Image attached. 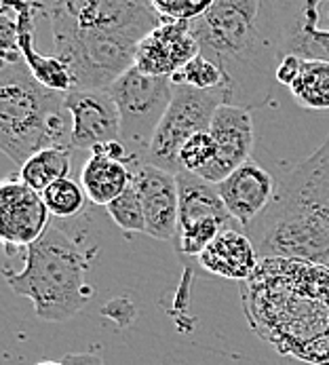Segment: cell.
I'll return each mask as SVG.
<instances>
[{
    "mask_svg": "<svg viewBox=\"0 0 329 365\" xmlns=\"http://www.w3.org/2000/svg\"><path fill=\"white\" fill-rule=\"evenodd\" d=\"M133 186L144 207L146 235L159 241H173L179 217L177 175L146 163L133 169Z\"/></svg>",
    "mask_w": 329,
    "mask_h": 365,
    "instance_id": "4fadbf2b",
    "label": "cell"
},
{
    "mask_svg": "<svg viewBox=\"0 0 329 365\" xmlns=\"http://www.w3.org/2000/svg\"><path fill=\"white\" fill-rule=\"evenodd\" d=\"M199 55L201 47L190 24L163 21L142 41L135 55V68L146 76L171 78Z\"/></svg>",
    "mask_w": 329,
    "mask_h": 365,
    "instance_id": "9a60e30c",
    "label": "cell"
},
{
    "mask_svg": "<svg viewBox=\"0 0 329 365\" xmlns=\"http://www.w3.org/2000/svg\"><path fill=\"white\" fill-rule=\"evenodd\" d=\"M108 91L118 110L122 146L137 165H146L155 133L173 98V81L146 76L133 66L112 83Z\"/></svg>",
    "mask_w": 329,
    "mask_h": 365,
    "instance_id": "52a82bcc",
    "label": "cell"
},
{
    "mask_svg": "<svg viewBox=\"0 0 329 365\" xmlns=\"http://www.w3.org/2000/svg\"><path fill=\"white\" fill-rule=\"evenodd\" d=\"M63 365H104V359L95 353H68L61 359Z\"/></svg>",
    "mask_w": 329,
    "mask_h": 365,
    "instance_id": "83f0119b",
    "label": "cell"
},
{
    "mask_svg": "<svg viewBox=\"0 0 329 365\" xmlns=\"http://www.w3.org/2000/svg\"><path fill=\"white\" fill-rule=\"evenodd\" d=\"M155 11L163 21H184L192 24L201 15H205L212 6V0L194 2V0H150Z\"/></svg>",
    "mask_w": 329,
    "mask_h": 365,
    "instance_id": "484cf974",
    "label": "cell"
},
{
    "mask_svg": "<svg viewBox=\"0 0 329 365\" xmlns=\"http://www.w3.org/2000/svg\"><path fill=\"white\" fill-rule=\"evenodd\" d=\"M43 195L28 188L19 178L0 186V237L6 250H28L51 226Z\"/></svg>",
    "mask_w": 329,
    "mask_h": 365,
    "instance_id": "8fae6325",
    "label": "cell"
},
{
    "mask_svg": "<svg viewBox=\"0 0 329 365\" xmlns=\"http://www.w3.org/2000/svg\"><path fill=\"white\" fill-rule=\"evenodd\" d=\"M209 133L216 142L218 157L214 165L203 173L209 184L224 182L232 171L251 160L254 153V118L249 110L221 104L212 120Z\"/></svg>",
    "mask_w": 329,
    "mask_h": 365,
    "instance_id": "5bb4252c",
    "label": "cell"
},
{
    "mask_svg": "<svg viewBox=\"0 0 329 365\" xmlns=\"http://www.w3.org/2000/svg\"><path fill=\"white\" fill-rule=\"evenodd\" d=\"M15 13H17V47L30 68L32 76L45 85L47 89L68 93L72 91V76L66 68V63L55 57V55H41L36 49V30H34V19L36 13L45 11V4L36 2H13Z\"/></svg>",
    "mask_w": 329,
    "mask_h": 365,
    "instance_id": "e0dca14e",
    "label": "cell"
},
{
    "mask_svg": "<svg viewBox=\"0 0 329 365\" xmlns=\"http://www.w3.org/2000/svg\"><path fill=\"white\" fill-rule=\"evenodd\" d=\"M66 108L72 116V148L93 150L120 140L118 110L102 89H72L66 93Z\"/></svg>",
    "mask_w": 329,
    "mask_h": 365,
    "instance_id": "7c38bea8",
    "label": "cell"
},
{
    "mask_svg": "<svg viewBox=\"0 0 329 365\" xmlns=\"http://www.w3.org/2000/svg\"><path fill=\"white\" fill-rule=\"evenodd\" d=\"M190 26L201 55L224 74L226 104L251 112L271 102L281 57L274 34L262 28V2L216 0Z\"/></svg>",
    "mask_w": 329,
    "mask_h": 365,
    "instance_id": "3957f363",
    "label": "cell"
},
{
    "mask_svg": "<svg viewBox=\"0 0 329 365\" xmlns=\"http://www.w3.org/2000/svg\"><path fill=\"white\" fill-rule=\"evenodd\" d=\"M87 266L74 241L57 226H49L34 245L24 250L21 270L4 274L17 296L32 300L43 321L61 323L80 313L93 296L85 283Z\"/></svg>",
    "mask_w": 329,
    "mask_h": 365,
    "instance_id": "8992f818",
    "label": "cell"
},
{
    "mask_svg": "<svg viewBox=\"0 0 329 365\" xmlns=\"http://www.w3.org/2000/svg\"><path fill=\"white\" fill-rule=\"evenodd\" d=\"M226 104V89L201 91L173 83V98L155 133L146 163L164 171L179 173V150L197 133L209 131L218 108Z\"/></svg>",
    "mask_w": 329,
    "mask_h": 365,
    "instance_id": "ba28073f",
    "label": "cell"
},
{
    "mask_svg": "<svg viewBox=\"0 0 329 365\" xmlns=\"http://www.w3.org/2000/svg\"><path fill=\"white\" fill-rule=\"evenodd\" d=\"M216 157H218L216 142L209 131H203V133H197L194 138H190L184 144V148L179 150V167H182V171L203 178V173L214 165Z\"/></svg>",
    "mask_w": 329,
    "mask_h": 365,
    "instance_id": "d4e9b609",
    "label": "cell"
},
{
    "mask_svg": "<svg viewBox=\"0 0 329 365\" xmlns=\"http://www.w3.org/2000/svg\"><path fill=\"white\" fill-rule=\"evenodd\" d=\"M276 24L278 57L296 55L304 61L329 63V2H274L271 4Z\"/></svg>",
    "mask_w": 329,
    "mask_h": 365,
    "instance_id": "30bf717a",
    "label": "cell"
},
{
    "mask_svg": "<svg viewBox=\"0 0 329 365\" xmlns=\"http://www.w3.org/2000/svg\"><path fill=\"white\" fill-rule=\"evenodd\" d=\"M171 81L177 85H188V87L201 89V91H214V89H219L226 85L221 70L212 59H207L203 55H199L190 63H186L177 74L171 76Z\"/></svg>",
    "mask_w": 329,
    "mask_h": 365,
    "instance_id": "cb8c5ba5",
    "label": "cell"
},
{
    "mask_svg": "<svg viewBox=\"0 0 329 365\" xmlns=\"http://www.w3.org/2000/svg\"><path fill=\"white\" fill-rule=\"evenodd\" d=\"M197 260L205 272L214 277L234 279L243 283L256 272L260 264V256L251 239L247 237V232L234 228V230L221 232L212 245H207V250Z\"/></svg>",
    "mask_w": 329,
    "mask_h": 365,
    "instance_id": "ac0fdd59",
    "label": "cell"
},
{
    "mask_svg": "<svg viewBox=\"0 0 329 365\" xmlns=\"http://www.w3.org/2000/svg\"><path fill=\"white\" fill-rule=\"evenodd\" d=\"M43 201H45V205L53 217L72 220L85 209V203L89 199H87V195L78 182H74L72 178H66V180H59V182L51 184L43 192Z\"/></svg>",
    "mask_w": 329,
    "mask_h": 365,
    "instance_id": "7402d4cb",
    "label": "cell"
},
{
    "mask_svg": "<svg viewBox=\"0 0 329 365\" xmlns=\"http://www.w3.org/2000/svg\"><path fill=\"white\" fill-rule=\"evenodd\" d=\"M177 188L179 217L173 241L182 256L199 258L221 232L239 228V222L226 209L216 184H209L194 173L179 171Z\"/></svg>",
    "mask_w": 329,
    "mask_h": 365,
    "instance_id": "9c48e42d",
    "label": "cell"
},
{
    "mask_svg": "<svg viewBox=\"0 0 329 365\" xmlns=\"http://www.w3.org/2000/svg\"><path fill=\"white\" fill-rule=\"evenodd\" d=\"M106 211L110 213L112 222L125 230V232H146V217H144V207L140 201V195L131 182V186L110 203Z\"/></svg>",
    "mask_w": 329,
    "mask_h": 365,
    "instance_id": "603a6c76",
    "label": "cell"
},
{
    "mask_svg": "<svg viewBox=\"0 0 329 365\" xmlns=\"http://www.w3.org/2000/svg\"><path fill=\"white\" fill-rule=\"evenodd\" d=\"M0 146L19 167L47 148L72 150V116L66 108V93L41 85L24 57L2 61Z\"/></svg>",
    "mask_w": 329,
    "mask_h": 365,
    "instance_id": "5b68a950",
    "label": "cell"
},
{
    "mask_svg": "<svg viewBox=\"0 0 329 365\" xmlns=\"http://www.w3.org/2000/svg\"><path fill=\"white\" fill-rule=\"evenodd\" d=\"M300 68H302V59L296 57V55H287L278 61V68H276V83L285 85V87H291L296 83V78L300 76Z\"/></svg>",
    "mask_w": 329,
    "mask_h": 365,
    "instance_id": "4316f807",
    "label": "cell"
},
{
    "mask_svg": "<svg viewBox=\"0 0 329 365\" xmlns=\"http://www.w3.org/2000/svg\"><path fill=\"white\" fill-rule=\"evenodd\" d=\"M218 192L230 215L243 230H247L271 207L276 186L273 175L251 158L219 182Z\"/></svg>",
    "mask_w": 329,
    "mask_h": 365,
    "instance_id": "2e32d148",
    "label": "cell"
},
{
    "mask_svg": "<svg viewBox=\"0 0 329 365\" xmlns=\"http://www.w3.org/2000/svg\"><path fill=\"white\" fill-rule=\"evenodd\" d=\"M36 365H63L61 361H41V364Z\"/></svg>",
    "mask_w": 329,
    "mask_h": 365,
    "instance_id": "f1b7e54d",
    "label": "cell"
},
{
    "mask_svg": "<svg viewBox=\"0 0 329 365\" xmlns=\"http://www.w3.org/2000/svg\"><path fill=\"white\" fill-rule=\"evenodd\" d=\"M296 102L306 110H329V63L304 61L300 76L289 87Z\"/></svg>",
    "mask_w": 329,
    "mask_h": 365,
    "instance_id": "44dd1931",
    "label": "cell"
},
{
    "mask_svg": "<svg viewBox=\"0 0 329 365\" xmlns=\"http://www.w3.org/2000/svg\"><path fill=\"white\" fill-rule=\"evenodd\" d=\"M70 167H72L70 150L47 148L36 153L19 167V180L34 192L43 195L51 184L70 178Z\"/></svg>",
    "mask_w": 329,
    "mask_h": 365,
    "instance_id": "ffe728a7",
    "label": "cell"
},
{
    "mask_svg": "<svg viewBox=\"0 0 329 365\" xmlns=\"http://www.w3.org/2000/svg\"><path fill=\"white\" fill-rule=\"evenodd\" d=\"M251 331L276 353L329 365V268L300 258H262L241 283Z\"/></svg>",
    "mask_w": 329,
    "mask_h": 365,
    "instance_id": "6da1fadb",
    "label": "cell"
},
{
    "mask_svg": "<svg viewBox=\"0 0 329 365\" xmlns=\"http://www.w3.org/2000/svg\"><path fill=\"white\" fill-rule=\"evenodd\" d=\"M245 232L260 260L300 258L329 268V133L281 180L271 207Z\"/></svg>",
    "mask_w": 329,
    "mask_h": 365,
    "instance_id": "277c9868",
    "label": "cell"
},
{
    "mask_svg": "<svg viewBox=\"0 0 329 365\" xmlns=\"http://www.w3.org/2000/svg\"><path fill=\"white\" fill-rule=\"evenodd\" d=\"M51 19L55 57L70 76L72 89H102L135 66L142 41L163 19L152 2L68 0L45 4Z\"/></svg>",
    "mask_w": 329,
    "mask_h": 365,
    "instance_id": "7a4b0ae2",
    "label": "cell"
},
{
    "mask_svg": "<svg viewBox=\"0 0 329 365\" xmlns=\"http://www.w3.org/2000/svg\"><path fill=\"white\" fill-rule=\"evenodd\" d=\"M133 182V169L106 155L102 148H93L89 160L80 169V186L87 199L95 205L108 207Z\"/></svg>",
    "mask_w": 329,
    "mask_h": 365,
    "instance_id": "d6986e66",
    "label": "cell"
}]
</instances>
